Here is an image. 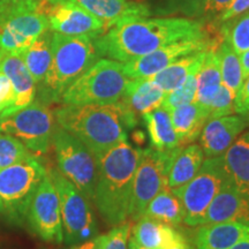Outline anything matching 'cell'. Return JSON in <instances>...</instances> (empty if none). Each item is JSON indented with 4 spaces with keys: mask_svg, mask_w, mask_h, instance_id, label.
<instances>
[{
    "mask_svg": "<svg viewBox=\"0 0 249 249\" xmlns=\"http://www.w3.org/2000/svg\"><path fill=\"white\" fill-rule=\"evenodd\" d=\"M53 31L46 30L21 54L27 70L37 83H42L51 65V42Z\"/></svg>",
    "mask_w": 249,
    "mask_h": 249,
    "instance_id": "29",
    "label": "cell"
},
{
    "mask_svg": "<svg viewBox=\"0 0 249 249\" xmlns=\"http://www.w3.org/2000/svg\"><path fill=\"white\" fill-rule=\"evenodd\" d=\"M198 71L196 70L192 71L187 79L183 81V83L173 91L166 93L164 97V101L161 103V107L165 110L172 111L173 108L181 107V105L189 104L194 102L196 90H197V74Z\"/></svg>",
    "mask_w": 249,
    "mask_h": 249,
    "instance_id": "34",
    "label": "cell"
},
{
    "mask_svg": "<svg viewBox=\"0 0 249 249\" xmlns=\"http://www.w3.org/2000/svg\"><path fill=\"white\" fill-rule=\"evenodd\" d=\"M230 249H249V233L246 234L241 240H239L234 246H232Z\"/></svg>",
    "mask_w": 249,
    "mask_h": 249,
    "instance_id": "46",
    "label": "cell"
},
{
    "mask_svg": "<svg viewBox=\"0 0 249 249\" xmlns=\"http://www.w3.org/2000/svg\"><path fill=\"white\" fill-rule=\"evenodd\" d=\"M50 5H57V4H64V2H68L70 0H45Z\"/></svg>",
    "mask_w": 249,
    "mask_h": 249,
    "instance_id": "48",
    "label": "cell"
},
{
    "mask_svg": "<svg viewBox=\"0 0 249 249\" xmlns=\"http://www.w3.org/2000/svg\"><path fill=\"white\" fill-rule=\"evenodd\" d=\"M205 0H177L174 12L182 13L189 18L201 17L203 14Z\"/></svg>",
    "mask_w": 249,
    "mask_h": 249,
    "instance_id": "38",
    "label": "cell"
},
{
    "mask_svg": "<svg viewBox=\"0 0 249 249\" xmlns=\"http://www.w3.org/2000/svg\"><path fill=\"white\" fill-rule=\"evenodd\" d=\"M204 160V154L198 144H183L174 149L167 170V186L179 188L194 178Z\"/></svg>",
    "mask_w": 249,
    "mask_h": 249,
    "instance_id": "21",
    "label": "cell"
},
{
    "mask_svg": "<svg viewBox=\"0 0 249 249\" xmlns=\"http://www.w3.org/2000/svg\"><path fill=\"white\" fill-rule=\"evenodd\" d=\"M0 71L11 81L14 92V102L11 107L0 113V116L13 113L28 107L35 101L36 82L27 70L22 58L18 55H5L0 60Z\"/></svg>",
    "mask_w": 249,
    "mask_h": 249,
    "instance_id": "19",
    "label": "cell"
},
{
    "mask_svg": "<svg viewBox=\"0 0 249 249\" xmlns=\"http://www.w3.org/2000/svg\"><path fill=\"white\" fill-rule=\"evenodd\" d=\"M233 0H205L203 14L205 17H214L223 13Z\"/></svg>",
    "mask_w": 249,
    "mask_h": 249,
    "instance_id": "42",
    "label": "cell"
},
{
    "mask_svg": "<svg viewBox=\"0 0 249 249\" xmlns=\"http://www.w3.org/2000/svg\"><path fill=\"white\" fill-rule=\"evenodd\" d=\"M205 52L207 51L197 52V53L180 58L148 79H150L155 85L160 87L165 93L173 91L174 89L182 85L183 81L192 71L200 70L203 64Z\"/></svg>",
    "mask_w": 249,
    "mask_h": 249,
    "instance_id": "27",
    "label": "cell"
},
{
    "mask_svg": "<svg viewBox=\"0 0 249 249\" xmlns=\"http://www.w3.org/2000/svg\"><path fill=\"white\" fill-rule=\"evenodd\" d=\"M26 219L31 231L43 240L57 244L64 241L60 204L49 173H46L31 196Z\"/></svg>",
    "mask_w": 249,
    "mask_h": 249,
    "instance_id": "12",
    "label": "cell"
},
{
    "mask_svg": "<svg viewBox=\"0 0 249 249\" xmlns=\"http://www.w3.org/2000/svg\"><path fill=\"white\" fill-rule=\"evenodd\" d=\"M142 117L147 127L152 148L158 151H167L181 145L178 135L173 128L169 111L160 107Z\"/></svg>",
    "mask_w": 249,
    "mask_h": 249,
    "instance_id": "25",
    "label": "cell"
},
{
    "mask_svg": "<svg viewBox=\"0 0 249 249\" xmlns=\"http://www.w3.org/2000/svg\"><path fill=\"white\" fill-rule=\"evenodd\" d=\"M223 157L233 182L249 193V130L238 136Z\"/></svg>",
    "mask_w": 249,
    "mask_h": 249,
    "instance_id": "28",
    "label": "cell"
},
{
    "mask_svg": "<svg viewBox=\"0 0 249 249\" xmlns=\"http://www.w3.org/2000/svg\"><path fill=\"white\" fill-rule=\"evenodd\" d=\"M48 173L53 181L60 204L64 241L74 246L93 238L98 229L88 198L58 170H50Z\"/></svg>",
    "mask_w": 249,
    "mask_h": 249,
    "instance_id": "9",
    "label": "cell"
},
{
    "mask_svg": "<svg viewBox=\"0 0 249 249\" xmlns=\"http://www.w3.org/2000/svg\"><path fill=\"white\" fill-rule=\"evenodd\" d=\"M234 110L239 116L246 117L249 112V76L242 82L234 98Z\"/></svg>",
    "mask_w": 249,
    "mask_h": 249,
    "instance_id": "39",
    "label": "cell"
},
{
    "mask_svg": "<svg viewBox=\"0 0 249 249\" xmlns=\"http://www.w3.org/2000/svg\"><path fill=\"white\" fill-rule=\"evenodd\" d=\"M235 95L229 88L222 85L209 107V119H216L225 116H231L234 110Z\"/></svg>",
    "mask_w": 249,
    "mask_h": 249,
    "instance_id": "35",
    "label": "cell"
},
{
    "mask_svg": "<svg viewBox=\"0 0 249 249\" xmlns=\"http://www.w3.org/2000/svg\"><path fill=\"white\" fill-rule=\"evenodd\" d=\"M48 171L34 155L20 163L0 169V198L11 219H26L31 196Z\"/></svg>",
    "mask_w": 249,
    "mask_h": 249,
    "instance_id": "10",
    "label": "cell"
},
{
    "mask_svg": "<svg viewBox=\"0 0 249 249\" xmlns=\"http://www.w3.org/2000/svg\"><path fill=\"white\" fill-rule=\"evenodd\" d=\"M249 126L242 116H225L208 120L200 135V147L208 157L222 156Z\"/></svg>",
    "mask_w": 249,
    "mask_h": 249,
    "instance_id": "17",
    "label": "cell"
},
{
    "mask_svg": "<svg viewBox=\"0 0 249 249\" xmlns=\"http://www.w3.org/2000/svg\"><path fill=\"white\" fill-rule=\"evenodd\" d=\"M241 222L249 225V194L231 181L218 192L205 211L204 224Z\"/></svg>",
    "mask_w": 249,
    "mask_h": 249,
    "instance_id": "16",
    "label": "cell"
},
{
    "mask_svg": "<svg viewBox=\"0 0 249 249\" xmlns=\"http://www.w3.org/2000/svg\"><path fill=\"white\" fill-rule=\"evenodd\" d=\"M231 181L233 180L227 172L223 155L208 157L203 160L191 181L179 188L171 189L185 210L183 223L189 226L203 225L205 211L211 201L224 186Z\"/></svg>",
    "mask_w": 249,
    "mask_h": 249,
    "instance_id": "6",
    "label": "cell"
},
{
    "mask_svg": "<svg viewBox=\"0 0 249 249\" xmlns=\"http://www.w3.org/2000/svg\"><path fill=\"white\" fill-rule=\"evenodd\" d=\"M136 222L133 227L132 238L145 248L167 249L182 236L171 225L158 222L154 218L143 216Z\"/></svg>",
    "mask_w": 249,
    "mask_h": 249,
    "instance_id": "24",
    "label": "cell"
},
{
    "mask_svg": "<svg viewBox=\"0 0 249 249\" xmlns=\"http://www.w3.org/2000/svg\"><path fill=\"white\" fill-rule=\"evenodd\" d=\"M239 58H240L242 75H244V80H245L246 77L249 76V50L239 54Z\"/></svg>",
    "mask_w": 249,
    "mask_h": 249,
    "instance_id": "44",
    "label": "cell"
},
{
    "mask_svg": "<svg viewBox=\"0 0 249 249\" xmlns=\"http://www.w3.org/2000/svg\"><path fill=\"white\" fill-rule=\"evenodd\" d=\"M58 171L70 180L86 198L93 201L97 182L95 156L75 136L57 124L52 138Z\"/></svg>",
    "mask_w": 249,
    "mask_h": 249,
    "instance_id": "7",
    "label": "cell"
},
{
    "mask_svg": "<svg viewBox=\"0 0 249 249\" xmlns=\"http://www.w3.org/2000/svg\"><path fill=\"white\" fill-rule=\"evenodd\" d=\"M245 118V119L246 120H247L248 121V124H249V112H248V114H247V116H246V117H244Z\"/></svg>",
    "mask_w": 249,
    "mask_h": 249,
    "instance_id": "50",
    "label": "cell"
},
{
    "mask_svg": "<svg viewBox=\"0 0 249 249\" xmlns=\"http://www.w3.org/2000/svg\"><path fill=\"white\" fill-rule=\"evenodd\" d=\"M49 6L45 0H0V21L24 9H42L46 13Z\"/></svg>",
    "mask_w": 249,
    "mask_h": 249,
    "instance_id": "36",
    "label": "cell"
},
{
    "mask_svg": "<svg viewBox=\"0 0 249 249\" xmlns=\"http://www.w3.org/2000/svg\"><path fill=\"white\" fill-rule=\"evenodd\" d=\"M167 249H195L193 246L187 241V239L185 238V235H182L181 238L179 239L176 244H173L171 247H169Z\"/></svg>",
    "mask_w": 249,
    "mask_h": 249,
    "instance_id": "45",
    "label": "cell"
},
{
    "mask_svg": "<svg viewBox=\"0 0 249 249\" xmlns=\"http://www.w3.org/2000/svg\"><path fill=\"white\" fill-rule=\"evenodd\" d=\"M105 242H107V234L98 235L85 242L71 246V249H105Z\"/></svg>",
    "mask_w": 249,
    "mask_h": 249,
    "instance_id": "43",
    "label": "cell"
},
{
    "mask_svg": "<svg viewBox=\"0 0 249 249\" xmlns=\"http://www.w3.org/2000/svg\"><path fill=\"white\" fill-rule=\"evenodd\" d=\"M59 126L80 140L95 158L127 139L124 127H134L136 116L119 101L114 104L64 105L55 110Z\"/></svg>",
    "mask_w": 249,
    "mask_h": 249,
    "instance_id": "2",
    "label": "cell"
},
{
    "mask_svg": "<svg viewBox=\"0 0 249 249\" xmlns=\"http://www.w3.org/2000/svg\"><path fill=\"white\" fill-rule=\"evenodd\" d=\"M174 149L167 151H158L154 148L142 150L134 176L129 205V217L133 220L143 217L152 198L169 187L166 176Z\"/></svg>",
    "mask_w": 249,
    "mask_h": 249,
    "instance_id": "11",
    "label": "cell"
},
{
    "mask_svg": "<svg viewBox=\"0 0 249 249\" xmlns=\"http://www.w3.org/2000/svg\"><path fill=\"white\" fill-rule=\"evenodd\" d=\"M246 193H247V192H246ZM248 194H249V193H248Z\"/></svg>",
    "mask_w": 249,
    "mask_h": 249,
    "instance_id": "51",
    "label": "cell"
},
{
    "mask_svg": "<svg viewBox=\"0 0 249 249\" xmlns=\"http://www.w3.org/2000/svg\"><path fill=\"white\" fill-rule=\"evenodd\" d=\"M141 152L124 140L96 158L97 182L93 202L108 225L118 226L129 217L134 176Z\"/></svg>",
    "mask_w": 249,
    "mask_h": 249,
    "instance_id": "3",
    "label": "cell"
},
{
    "mask_svg": "<svg viewBox=\"0 0 249 249\" xmlns=\"http://www.w3.org/2000/svg\"><path fill=\"white\" fill-rule=\"evenodd\" d=\"M165 93L148 77L129 80L120 101L134 114L144 116L155 108L161 107Z\"/></svg>",
    "mask_w": 249,
    "mask_h": 249,
    "instance_id": "22",
    "label": "cell"
},
{
    "mask_svg": "<svg viewBox=\"0 0 249 249\" xmlns=\"http://www.w3.org/2000/svg\"><path fill=\"white\" fill-rule=\"evenodd\" d=\"M143 216L154 218L167 225L178 226L183 222L185 210L179 198L167 187L152 198Z\"/></svg>",
    "mask_w": 249,
    "mask_h": 249,
    "instance_id": "30",
    "label": "cell"
},
{
    "mask_svg": "<svg viewBox=\"0 0 249 249\" xmlns=\"http://www.w3.org/2000/svg\"><path fill=\"white\" fill-rule=\"evenodd\" d=\"M5 213V205H4V203H2L1 198H0V213Z\"/></svg>",
    "mask_w": 249,
    "mask_h": 249,
    "instance_id": "49",
    "label": "cell"
},
{
    "mask_svg": "<svg viewBox=\"0 0 249 249\" xmlns=\"http://www.w3.org/2000/svg\"><path fill=\"white\" fill-rule=\"evenodd\" d=\"M128 249H152V248H145L143 246H140L134 239L130 236L128 239Z\"/></svg>",
    "mask_w": 249,
    "mask_h": 249,
    "instance_id": "47",
    "label": "cell"
},
{
    "mask_svg": "<svg viewBox=\"0 0 249 249\" xmlns=\"http://www.w3.org/2000/svg\"><path fill=\"white\" fill-rule=\"evenodd\" d=\"M49 29L48 17L42 9H24L8 15L0 21V60L8 54L21 57Z\"/></svg>",
    "mask_w": 249,
    "mask_h": 249,
    "instance_id": "13",
    "label": "cell"
},
{
    "mask_svg": "<svg viewBox=\"0 0 249 249\" xmlns=\"http://www.w3.org/2000/svg\"><path fill=\"white\" fill-rule=\"evenodd\" d=\"M222 85L219 58L216 49H209L205 52L203 64L197 74V90L194 102L209 111L211 102Z\"/></svg>",
    "mask_w": 249,
    "mask_h": 249,
    "instance_id": "26",
    "label": "cell"
},
{
    "mask_svg": "<svg viewBox=\"0 0 249 249\" xmlns=\"http://www.w3.org/2000/svg\"><path fill=\"white\" fill-rule=\"evenodd\" d=\"M216 52L218 58H219L222 83L226 88L231 90L234 95H236L242 82H244V75H242V68L239 54L225 39L222 43H219Z\"/></svg>",
    "mask_w": 249,
    "mask_h": 249,
    "instance_id": "31",
    "label": "cell"
},
{
    "mask_svg": "<svg viewBox=\"0 0 249 249\" xmlns=\"http://www.w3.org/2000/svg\"><path fill=\"white\" fill-rule=\"evenodd\" d=\"M129 80L123 62L98 59L64 92L60 102L64 105L114 104L123 97Z\"/></svg>",
    "mask_w": 249,
    "mask_h": 249,
    "instance_id": "5",
    "label": "cell"
},
{
    "mask_svg": "<svg viewBox=\"0 0 249 249\" xmlns=\"http://www.w3.org/2000/svg\"><path fill=\"white\" fill-rule=\"evenodd\" d=\"M14 102V92L11 81L0 71V113L11 107Z\"/></svg>",
    "mask_w": 249,
    "mask_h": 249,
    "instance_id": "40",
    "label": "cell"
},
{
    "mask_svg": "<svg viewBox=\"0 0 249 249\" xmlns=\"http://www.w3.org/2000/svg\"><path fill=\"white\" fill-rule=\"evenodd\" d=\"M203 23L183 18H136L117 24L93 39L99 57L128 62L183 39L204 38Z\"/></svg>",
    "mask_w": 249,
    "mask_h": 249,
    "instance_id": "1",
    "label": "cell"
},
{
    "mask_svg": "<svg viewBox=\"0 0 249 249\" xmlns=\"http://www.w3.org/2000/svg\"><path fill=\"white\" fill-rule=\"evenodd\" d=\"M79 5L107 26V31L117 24L148 18L150 7L142 2H128L126 0H70Z\"/></svg>",
    "mask_w": 249,
    "mask_h": 249,
    "instance_id": "18",
    "label": "cell"
},
{
    "mask_svg": "<svg viewBox=\"0 0 249 249\" xmlns=\"http://www.w3.org/2000/svg\"><path fill=\"white\" fill-rule=\"evenodd\" d=\"M51 65L40 88L42 102H60L64 92L99 59L93 39L52 34Z\"/></svg>",
    "mask_w": 249,
    "mask_h": 249,
    "instance_id": "4",
    "label": "cell"
},
{
    "mask_svg": "<svg viewBox=\"0 0 249 249\" xmlns=\"http://www.w3.org/2000/svg\"><path fill=\"white\" fill-rule=\"evenodd\" d=\"M130 231H132V227L127 222L114 226L107 234L105 249H128Z\"/></svg>",
    "mask_w": 249,
    "mask_h": 249,
    "instance_id": "37",
    "label": "cell"
},
{
    "mask_svg": "<svg viewBox=\"0 0 249 249\" xmlns=\"http://www.w3.org/2000/svg\"><path fill=\"white\" fill-rule=\"evenodd\" d=\"M248 233L249 225L241 222L204 224L196 231L195 246L197 249H230Z\"/></svg>",
    "mask_w": 249,
    "mask_h": 249,
    "instance_id": "20",
    "label": "cell"
},
{
    "mask_svg": "<svg viewBox=\"0 0 249 249\" xmlns=\"http://www.w3.org/2000/svg\"><path fill=\"white\" fill-rule=\"evenodd\" d=\"M223 36L238 54L249 50V12L236 20L233 18L232 22L224 24Z\"/></svg>",
    "mask_w": 249,
    "mask_h": 249,
    "instance_id": "32",
    "label": "cell"
},
{
    "mask_svg": "<svg viewBox=\"0 0 249 249\" xmlns=\"http://www.w3.org/2000/svg\"><path fill=\"white\" fill-rule=\"evenodd\" d=\"M213 45L208 37L195 39H183L165 45L143 57L124 64V71L128 79H145L155 75L178 59L197 52L207 51Z\"/></svg>",
    "mask_w": 249,
    "mask_h": 249,
    "instance_id": "14",
    "label": "cell"
},
{
    "mask_svg": "<svg viewBox=\"0 0 249 249\" xmlns=\"http://www.w3.org/2000/svg\"><path fill=\"white\" fill-rule=\"evenodd\" d=\"M249 11V0H233L223 13L219 14L220 22H227V21L236 18L239 15L246 13Z\"/></svg>",
    "mask_w": 249,
    "mask_h": 249,
    "instance_id": "41",
    "label": "cell"
},
{
    "mask_svg": "<svg viewBox=\"0 0 249 249\" xmlns=\"http://www.w3.org/2000/svg\"><path fill=\"white\" fill-rule=\"evenodd\" d=\"M173 128L180 140V144L194 142L200 138L204 124L209 119V111L196 102L181 105L170 111Z\"/></svg>",
    "mask_w": 249,
    "mask_h": 249,
    "instance_id": "23",
    "label": "cell"
},
{
    "mask_svg": "<svg viewBox=\"0 0 249 249\" xmlns=\"http://www.w3.org/2000/svg\"><path fill=\"white\" fill-rule=\"evenodd\" d=\"M57 124L53 112L42 101H34L21 110L0 116V132L14 136L35 155L50 150Z\"/></svg>",
    "mask_w": 249,
    "mask_h": 249,
    "instance_id": "8",
    "label": "cell"
},
{
    "mask_svg": "<svg viewBox=\"0 0 249 249\" xmlns=\"http://www.w3.org/2000/svg\"><path fill=\"white\" fill-rule=\"evenodd\" d=\"M34 155L14 136L0 132V169L20 163Z\"/></svg>",
    "mask_w": 249,
    "mask_h": 249,
    "instance_id": "33",
    "label": "cell"
},
{
    "mask_svg": "<svg viewBox=\"0 0 249 249\" xmlns=\"http://www.w3.org/2000/svg\"><path fill=\"white\" fill-rule=\"evenodd\" d=\"M49 28L66 36H82L96 39L107 31V26L74 2L50 5L46 12Z\"/></svg>",
    "mask_w": 249,
    "mask_h": 249,
    "instance_id": "15",
    "label": "cell"
}]
</instances>
